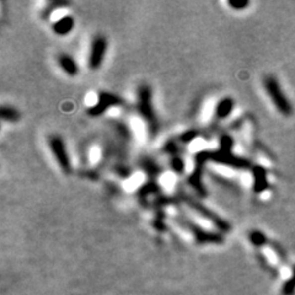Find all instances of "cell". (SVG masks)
I'll use <instances>...</instances> for the list:
<instances>
[{"mask_svg": "<svg viewBox=\"0 0 295 295\" xmlns=\"http://www.w3.org/2000/svg\"><path fill=\"white\" fill-rule=\"evenodd\" d=\"M250 239H251V241H252L255 245H262L263 242L266 241L265 236H263V235L261 234V232H258V231H253L252 234H251Z\"/></svg>", "mask_w": 295, "mask_h": 295, "instance_id": "cell-11", "label": "cell"}, {"mask_svg": "<svg viewBox=\"0 0 295 295\" xmlns=\"http://www.w3.org/2000/svg\"><path fill=\"white\" fill-rule=\"evenodd\" d=\"M151 98L152 96L150 87L148 85H142L138 89V110L141 112V115L143 116L144 120L150 126L151 133L154 134L157 131V120L154 112V107H152Z\"/></svg>", "mask_w": 295, "mask_h": 295, "instance_id": "cell-2", "label": "cell"}, {"mask_svg": "<svg viewBox=\"0 0 295 295\" xmlns=\"http://www.w3.org/2000/svg\"><path fill=\"white\" fill-rule=\"evenodd\" d=\"M106 51H107V40L103 36H96L91 43L89 62H87L92 71H96L100 68L103 58H105Z\"/></svg>", "mask_w": 295, "mask_h": 295, "instance_id": "cell-4", "label": "cell"}, {"mask_svg": "<svg viewBox=\"0 0 295 295\" xmlns=\"http://www.w3.org/2000/svg\"><path fill=\"white\" fill-rule=\"evenodd\" d=\"M229 4L230 7H232V9H236V10H242L245 9V7H247L248 5H250V2L248 1H229L227 2Z\"/></svg>", "mask_w": 295, "mask_h": 295, "instance_id": "cell-12", "label": "cell"}, {"mask_svg": "<svg viewBox=\"0 0 295 295\" xmlns=\"http://www.w3.org/2000/svg\"><path fill=\"white\" fill-rule=\"evenodd\" d=\"M295 291V271H294V277L288 282V283L284 286L283 288V294L284 295H292L293 292Z\"/></svg>", "mask_w": 295, "mask_h": 295, "instance_id": "cell-10", "label": "cell"}, {"mask_svg": "<svg viewBox=\"0 0 295 295\" xmlns=\"http://www.w3.org/2000/svg\"><path fill=\"white\" fill-rule=\"evenodd\" d=\"M48 144H49V148H51L52 154H53L56 161L58 162L62 171L64 173H71L72 171L71 159H69V155L68 152H67L64 142L62 141L61 137H56V136L51 137L48 141Z\"/></svg>", "mask_w": 295, "mask_h": 295, "instance_id": "cell-3", "label": "cell"}, {"mask_svg": "<svg viewBox=\"0 0 295 295\" xmlns=\"http://www.w3.org/2000/svg\"><path fill=\"white\" fill-rule=\"evenodd\" d=\"M232 108H234V101L229 97L224 98V100H221L218 103V106L216 108L217 117L221 118V120H224V118H226L231 113Z\"/></svg>", "mask_w": 295, "mask_h": 295, "instance_id": "cell-8", "label": "cell"}, {"mask_svg": "<svg viewBox=\"0 0 295 295\" xmlns=\"http://www.w3.org/2000/svg\"><path fill=\"white\" fill-rule=\"evenodd\" d=\"M118 103H121L120 97L113 96V95H111V94H101V96L98 97L96 105H95L94 107L89 111V113L92 116L101 115L103 111L107 110V108H110L111 106H116V105H118Z\"/></svg>", "mask_w": 295, "mask_h": 295, "instance_id": "cell-5", "label": "cell"}, {"mask_svg": "<svg viewBox=\"0 0 295 295\" xmlns=\"http://www.w3.org/2000/svg\"><path fill=\"white\" fill-rule=\"evenodd\" d=\"M263 85H265L266 92L268 94V96H270L273 105L276 106L277 110L284 116L292 115V112H293V106H292L288 97L284 95L278 80L273 76H266L265 80H263Z\"/></svg>", "mask_w": 295, "mask_h": 295, "instance_id": "cell-1", "label": "cell"}, {"mask_svg": "<svg viewBox=\"0 0 295 295\" xmlns=\"http://www.w3.org/2000/svg\"><path fill=\"white\" fill-rule=\"evenodd\" d=\"M74 26V20L72 16H63L57 20L53 25V31L57 35L64 36L72 31Z\"/></svg>", "mask_w": 295, "mask_h": 295, "instance_id": "cell-7", "label": "cell"}, {"mask_svg": "<svg viewBox=\"0 0 295 295\" xmlns=\"http://www.w3.org/2000/svg\"><path fill=\"white\" fill-rule=\"evenodd\" d=\"M1 118L5 122H17L20 120V113L10 106H2L1 107Z\"/></svg>", "mask_w": 295, "mask_h": 295, "instance_id": "cell-9", "label": "cell"}, {"mask_svg": "<svg viewBox=\"0 0 295 295\" xmlns=\"http://www.w3.org/2000/svg\"><path fill=\"white\" fill-rule=\"evenodd\" d=\"M172 167L176 172L181 173L183 171V167H185V165H183V161L180 159V157H175V159L172 160Z\"/></svg>", "mask_w": 295, "mask_h": 295, "instance_id": "cell-13", "label": "cell"}, {"mask_svg": "<svg viewBox=\"0 0 295 295\" xmlns=\"http://www.w3.org/2000/svg\"><path fill=\"white\" fill-rule=\"evenodd\" d=\"M58 64L62 68V71L66 74H68L69 76H75L79 73V67H77L76 62L72 58L69 54L62 53L58 56Z\"/></svg>", "mask_w": 295, "mask_h": 295, "instance_id": "cell-6", "label": "cell"}]
</instances>
